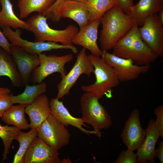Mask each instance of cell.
Masks as SVG:
<instances>
[{
    "instance_id": "obj_11",
    "label": "cell",
    "mask_w": 163,
    "mask_h": 163,
    "mask_svg": "<svg viewBox=\"0 0 163 163\" xmlns=\"http://www.w3.org/2000/svg\"><path fill=\"white\" fill-rule=\"evenodd\" d=\"M83 47L77 56L76 61L72 68L64 77L57 85L58 93L55 97L58 99L68 95L70 91L82 74L90 77L93 73L94 67Z\"/></svg>"
},
{
    "instance_id": "obj_26",
    "label": "cell",
    "mask_w": 163,
    "mask_h": 163,
    "mask_svg": "<svg viewBox=\"0 0 163 163\" xmlns=\"http://www.w3.org/2000/svg\"><path fill=\"white\" fill-rule=\"evenodd\" d=\"M38 135L37 129H31L25 133L21 131L15 139L19 144V147L15 155L13 163H24L25 154L30 143Z\"/></svg>"
},
{
    "instance_id": "obj_27",
    "label": "cell",
    "mask_w": 163,
    "mask_h": 163,
    "mask_svg": "<svg viewBox=\"0 0 163 163\" xmlns=\"http://www.w3.org/2000/svg\"><path fill=\"white\" fill-rule=\"evenodd\" d=\"M86 3L89 12V23L100 19L106 12L117 5L116 0H88Z\"/></svg>"
},
{
    "instance_id": "obj_10",
    "label": "cell",
    "mask_w": 163,
    "mask_h": 163,
    "mask_svg": "<svg viewBox=\"0 0 163 163\" xmlns=\"http://www.w3.org/2000/svg\"><path fill=\"white\" fill-rule=\"evenodd\" d=\"M37 130V136L57 151L69 142L71 135L69 130L50 114Z\"/></svg>"
},
{
    "instance_id": "obj_34",
    "label": "cell",
    "mask_w": 163,
    "mask_h": 163,
    "mask_svg": "<svg viewBox=\"0 0 163 163\" xmlns=\"http://www.w3.org/2000/svg\"><path fill=\"white\" fill-rule=\"evenodd\" d=\"M158 147L155 149L154 156L155 158H157L161 163H163V141L158 142Z\"/></svg>"
},
{
    "instance_id": "obj_7",
    "label": "cell",
    "mask_w": 163,
    "mask_h": 163,
    "mask_svg": "<svg viewBox=\"0 0 163 163\" xmlns=\"http://www.w3.org/2000/svg\"><path fill=\"white\" fill-rule=\"evenodd\" d=\"M38 56L39 65L32 71L30 79V82L33 84L41 83L46 78L55 72L59 73L62 78L64 77L67 74L65 65L71 61L73 57L72 54L57 56L41 53Z\"/></svg>"
},
{
    "instance_id": "obj_8",
    "label": "cell",
    "mask_w": 163,
    "mask_h": 163,
    "mask_svg": "<svg viewBox=\"0 0 163 163\" xmlns=\"http://www.w3.org/2000/svg\"><path fill=\"white\" fill-rule=\"evenodd\" d=\"M101 57L115 71L120 82H126L138 78L140 75L148 72L150 65L139 66L131 59L116 56L108 51H102Z\"/></svg>"
},
{
    "instance_id": "obj_35",
    "label": "cell",
    "mask_w": 163,
    "mask_h": 163,
    "mask_svg": "<svg viewBox=\"0 0 163 163\" xmlns=\"http://www.w3.org/2000/svg\"><path fill=\"white\" fill-rule=\"evenodd\" d=\"M11 90L8 88L0 87V94H10Z\"/></svg>"
},
{
    "instance_id": "obj_30",
    "label": "cell",
    "mask_w": 163,
    "mask_h": 163,
    "mask_svg": "<svg viewBox=\"0 0 163 163\" xmlns=\"http://www.w3.org/2000/svg\"><path fill=\"white\" fill-rule=\"evenodd\" d=\"M154 112L156 117L155 120L156 128L158 130L160 137L163 138V105H161L157 107L154 110Z\"/></svg>"
},
{
    "instance_id": "obj_38",
    "label": "cell",
    "mask_w": 163,
    "mask_h": 163,
    "mask_svg": "<svg viewBox=\"0 0 163 163\" xmlns=\"http://www.w3.org/2000/svg\"><path fill=\"white\" fill-rule=\"evenodd\" d=\"M74 0V1H79V2H86V3L88 1V0Z\"/></svg>"
},
{
    "instance_id": "obj_25",
    "label": "cell",
    "mask_w": 163,
    "mask_h": 163,
    "mask_svg": "<svg viewBox=\"0 0 163 163\" xmlns=\"http://www.w3.org/2000/svg\"><path fill=\"white\" fill-rule=\"evenodd\" d=\"M56 0H18L20 17L24 18L34 12L43 14Z\"/></svg>"
},
{
    "instance_id": "obj_36",
    "label": "cell",
    "mask_w": 163,
    "mask_h": 163,
    "mask_svg": "<svg viewBox=\"0 0 163 163\" xmlns=\"http://www.w3.org/2000/svg\"><path fill=\"white\" fill-rule=\"evenodd\" d=\"M158 13V18L162 24H163V8L161 9Z\"/></svg>"
},
{
    "instance_id": "obj_2",
    "label": "cell",
    "mask_w": 163,
    "mask_h": 163,
    "mask_svg": "<svg viewBox=\"0 0 163 163\" xmlns=\"http://www.w3.org/2000/svg\"><path fill=\"white\" fill-rule=\"evenodd\" d=\"M135 24L129 32L115 45L112 53L132 60L139 66L150 64L158 58L141 39Z\"/></svg>"
},
{
    "instance_id": "obj_29",
    "label": "cell",
    "mask_w": 163,
    "mask_h": 163,
    "mask_svg": "<svg viewBox=\"0 0 163 163\" xmlns=\"http://www.w3.org/2000/svg\"><path fill=\"white\" fill-rule=\"evenodd\" d=\"M137 157L133 151L129 149L122 151L113 163H136Z\"/></svg>"
},
{
    "instance_id": "obj_17",
    "label": "cell",
    "mask_w": 163,
    "mask_h": 163,
    "mask_svg": "<svg viewBox=\"0 0 163 163\" xmlns=\"http://www.w3.org/2000/svg\"><path fill=\"white\" fill-rule=\"evenodd\" d=\"M145 130V138L143 143L137 150V163H155L154 152L156 143L160 135L155 126L153 119H152L149 120Z\"/></svg>"
},
{
    "instance_id": "obj_28",
    "label": "cell",
    "mask_w": 163,
    "mask_h": 163,
    "mask_svg": "<svg viewBox=\"0 0 163 163\" xmlns=\"http://www.w3.org/2000/svg\"><path fill=\"white\" fill-rule=\"evenodd\" d=\"M21 130L13 126H3L0 124V138L4 145L2 161L7 159L8 155L13 140L15 139Z\"/></svg>"
},
{
    "instance_id": "obj_5",
    "label": "cell",
    "mask_w": 163,
    "mask_h": 163,
    "mask_svg": "<svg viewBox=\"0 0 163 163\" xmlns=\"http://www.w3.org/2000/svg\"><path fill=\"white\" fill-rule=\"evenodd\" d=\"M99 100L93 93L86 92L81 98L80 104L83 122L91 125L94 129V134L100 138L101 137L100 130L110 127L112 121L109 113Z\"/></svg>"
},
{
    "instance_id": "obj_12",
    "label": "cell",
    "mask_w": 163,
    "mask_h": 163,
    "mask_svg": "<svg viewBox=\"0 0 163 163\" xmlns=\"http://www.w3.org/2000/svg\"><path fill=\"white\" fill-rule=\"evenodd\" d=\"M158 13L147 17L138 30L142 40L158 57L163 55V24Z\"/></svg>"
},
{
    "instance_id": "obj_16",
    "label": "cell",
    "mask_w": 163,
    "mask_h": 163,
    "mask_svg": "<svg viewBox=\"0 0 163 163\" xmlns=\"http://www.w3.org/2000/svg\"><path fill=\"white\" fill-rule=\"evenodd\" d=\"M101 24L100 19L94 20L80 30L73 38V43L82 46L91 53L101 57L102 51L98 46V29Z\"/></svg>"
},
{
    "instance_id": "obj_15",
    "label": "cell",
    "mask_w": 163,
    "mask_h": 163,
    "mask_svg": "<svg viewBox=\"0 0 163 163\" xmlns=\"http://www.w3.org/2000/svg\"><path fill=\"white\" fill-rule=\"evenodd\" d=\"M10 53L21 76L23 85L25 86L30 82L32 71L39 65L38 55L29 54L20 47L11 44Z\"/></svg>"
},
{
    "instance_id": "obj_21",
    "label": "cell",
    "mask_w": 163,
    "mask_h": 163,
    "mask_svg": "<svg viewBox=\"0 0 163 163\" xmlns=\"http://www.w3.org/2000/svg\"><path fill=\"white\" fill-rule=\"evenodd\" d=\"M3 76L9 78L13 87L19 88L23 86L21 76L11 55L0 47V77Z\"/></svg>"
},
{
    "instance_id": "obj_33",
    "label": "cell",
    "mask_w": 163,
    "mask_h": 163,
    "mask_svg": "<svg viewBox=\"0 0 163 163\" xmlns=\"http://www.w3.org/2000/svg\"><path fill=\"white\" fill-rule=\"evenodd\" d=\"M8 40L0 30V47L10 53V47L11 44L9 42Z\"/></svg>"
},
{
    "instance_id": "obj_23",
    "label": "cell",
    "mask_w": 163,
    "mask_h": 163,
    "mask_svg": "<svg viewBox=\"0 0 163 163\" xmlns=\"http://www.w3.org/2000/svg\"><path fill=\"white\" fill-rule=\"evenodd\" d=\"M24 91L21 94L15 96L10 94L12 104H18L25 107L31 104L40 95L47 91V85L44 82L33 85L27 84Z\"/></svg>"
},
{
    "instance_id": "obj_3",
    "label": "cell",
    "mask_w": 163,
    "mask_h": 163,
    "mask_svg": "<svg viewBox=\"0 0 163 163\" xmlns=\"http://www.w3.org/2000/svg\"><path fill=\"white\" fill-rule=\"evenodd\" d=\"M88 56L94 67L96 81L92 84L81 86L82 90L93 93L99 99L104 96L111 98L113 89L120 83L115 71L101 57L92 53Z\"/></svg>"
},
{
    "instance_id": "obj_14",
    "label": "cell",
    "mask_w": 163,
    "mask_h": 163,
    "mask_svg": "<svg viewBox=\"0 0 163 163\" xmlns=\"http://www.w3.org/2000/svg\"><path fill=\"white\" fill-rule=\"evenodd\" d=\"M58 151L52 148L37 136L25 154L24 163H60Z\"/></svg>"
},
{
    "instance_id": "obj_19",
    "label": "cell",
    "mask_w": 163,
    "mask_h": 163,
    "mask_svg": "<svg viewBox=\"0 0 163 163\" xmlns=\"http://www.w3.org/2000/svg\"><path fill=\"white\" fill-rule=\"evenodd\" d=\"M50 114L66 127L71 125L88 135L90 134H94L93 130H88L82 127L85 125L82 118H75L71 115L62 101H60L56 98H53L50 101Z\"/></svg>"
},
{
    "instance_id": "obj_13",
    "label": "cell",
    "mask_w": 163,
    "mask_h": 163,
    "mask_svg": "<svg viewBox=\"0 0 163 163\" xmlns=\"http://www.w3.org/2000/svg\"><path fill=\"white\" fill-rule=\"evenodd\" d=\"M146 134V130L141 123L139 111L137 109H134L126 121L121 134L123 143L128 149L134 151L143 143Z\"/></svg>"
},
{
    "instance_id": "obj_31",
    "label": "cell",
    "mask_w": 163,
    "mask_h": 163,
    "mask_svg": "<svg viewBox=\"0 0 163 163\" xmlns=\"http://www.w3.org/2000/svg\"><path fill=\"white\" fill-rule=\"evenodd\" d=\"M10 94H0V116L13 105L10 96Z\"/></svg>"
},
{
    "instance_id": "obj_39",
    "label": "cell",
    "mask_w": 163,
    "mask_h": 163,
    "mask_svg": "<svg viewBox=\"0 0 163 163\" xmlns=\"http://www.w3.org/2000/svg\"><path fill=\"white\" fill-rule=\"evenodd\" d=\"M61 0H56V2L54 3V4H56L58 3Z\"/></svg>"
},
{
    "instance_id": "obj_1",
    "label": "cell",
    "mask_w": 163,
    "mask_h": 163,
    "mask_svg": "<svg viewBox=\"0 0 163 163\" xmlns=\"http://www.w3.org/2000/svg\"><path fill=\"white\" fill-rule=\"evenodd\" d=\"M100 19L102 28L99 41L102 51L113 49L135 24L117 5L106 12Z\"/></svg>"
},
{
    "instance_id": "obj_9",
    "label": "cell",
    "mask_w": 163,
    "mask_h": 163,
    "mask_svg": "<svg viewBox=\"0 0 163 163\" xmlns=\"http://www.w3.org/2000/svg\"><path fill=\"white\" fill-rule=\"evenodd\" d=\"M2 27L3 34L11 42L12 44L20 47L26 52L30 54L38 55L44 51L53 50L69 49L74 54L77 53L78 51L77 48L73 45H64L49 41H29L22 38L21 36V32L19 28L13 31L9 26Z\"/></svg>"
},
{
    "instance_id": "obj_24",
    "label": "cell",
    "mask_w": 163,
    "mask_h": 163,
    "mask_svg": "<svg viewBox=\"0 0 163 163\" xmlns=\"http://www.w3.org/2000/svg\"><path fill=\"white\" fill-rule=\"evenodd\" d=\"M25 107L19 104L12 105L1 117L2 120L7 125H12L20 130L30 128L25 117Z\"/></svg>"
},
{
    "instance_id": "obj_18",
    "label": "cell",
    "mask_w": 163,
    "mask_h": 163,
    "mask_svg": "<svg viewBox=\"0 0 163 163\" xmlns=\"http://www.w3.org/2000/svg\"><path fill=\"white\" fill-rule=\"evenodd\" d=\"M29 116L31 129H38L50 115V101L44 94L39 96L30 104L25 108Z\"/></svg>"
},
{
    "instance_id": "obj_6",
    "label": "cell",
    "mask_w": 163,
    "mask_h": 163,
    "mask_svg": "<svg viewBox=\"0 0 163 163\" xmlns=\"http://www.w3.org/2000/svg\"><path fill=\"white\" fill-rule=\"evenodd\" d=\"M47 19L56 23L62 18H68L76 22L80 29L89 23L86 3L72 0H61L53 4L43 14Z\"/></svg>"
},
{
    "instance_id": "obj_37",
    "label": "cell",
    "mask_w": 163,
    "mask_h": 163,
    "mask_svg": "<svg viewBox=\"0 0 163 163\" xmlns=\"http://www.w3.org/2000/svg\"><path fill=\"white\" fill-rule=\"evenodd\" d=\"M61 163H72L70 159L68 158L65 159H63L62 161H61Z\"/></svg>"
},
{
    "instance_id": "obj_4",
    "label": "cell",
    "mask_w": 163,
    "mask_h": 163,
    "mask_svg": "<svg viewBox=\"0 0 163 163\" xmlns=\"http://www.w3.org/2000/svg\"><path fill=\"white\" fill-rule=\"evenodd\" d=\"M47 19L42 14L35 15L28 19L27 21L30 26V31L34 34L35 41H47L60 42L64 45H73L72 40L78 31L76 27L69 25L64 30H55L49 26Z\"/></svg>"
},
{
    "instance_id": "obj_20",
    "label": "cell",
    "mask_w": 163,
    "mask_h": 163,
    "mask_svg": "<svg viewBox=\"0 0 163 163\" xmlns=\"http://www.w3.org/2000/svg\"><path fill=\"white\" fill-rule=\"evenodd\" d=\"M163 8V0H139L130 7L127 14L138 26H142L145 19Z\"/></svg>"
},
{
    "instance_id": "obj_22",
    "label": "cell",
    "mask_w": 163,
    "mask_h": 163,
    "mask_svg": "<svg viewBox=\"0 0 163 163\" xmlns=\"http://www.w3.org/2000/svg\"><path fill=\"white\" fill-rule=\"evenodd\" d=\"M2 7L0 11V26H9L15 29L21 28L30 31V26L27 21H22L15 14L13 5L10 0H0Z\"/></svg>"
},
{
    "instance_id": "obj_32",
    "label": "cell",
    "mask_w": 163,
    "mask_h": 163,
    "mask_svg": "<svg viewBox=\"0 0 163 163\" xmlns=\"http://www.w3.org/2000/svg\"><path fill=\"white\" fill-rule=\"evenodd\" d=\"M117 5L127 14L130 7L134 4V0H116Z\"/></svg>"
}]
</instances>
